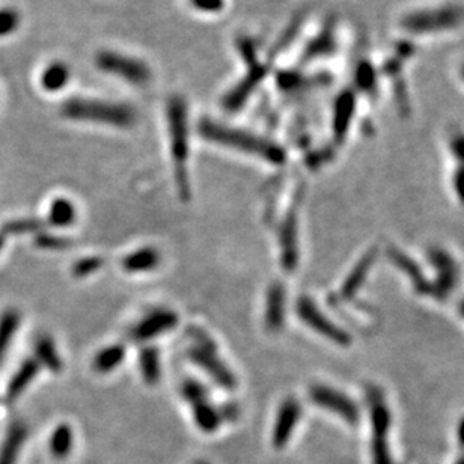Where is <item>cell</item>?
<instances>
[{"mask_svg": "<svg viewBox=\"0 0 464 464\" xmlns=\"http://www.w3.org/2000/svg\"><path fill=\"white\" fill-rule=\"evenodd\" d=\"M189 357L201 369L206 371L219 386L225 389H234L237 386V378L234 373H232L225 362L217 356L216 347L208 338L203 337L202 341H199V346L190 348Z\"/></svg>", "mask_w": 464, "mask_h": 464, "instance_id": "6", "label": "cell"}, {"mask_svg": "<svg viewBox=\"0 0 464 464\" xmlns=\"http://www.w3.org/2000/svg\"><path fill=\"white\" fill-rule=\"evenodd\" d=\"M160 264V254L154 247H142L136 252L128 254L123 259L124 270L128 273L151 272Z\"/></svg>", "mask_w": 464, "mask_h": 464, "instance_id": "16", "label": "cell"}, {"mask_svg": "<svg viewBox=\"0 0 464 464\" xmlns=\"http://www.w3.org/2000/svg\"><path fill=\"white\" fill-rule=\"evenodd\" d=\"M458 442L464 447V419L458 425Z\"/></svg>", "mask_w": 464, "mask_h": 464, "instance_id": "34", "label": "cell"}, {"mask_svg": "<svg viewBox=\"0 0 464 464\" xmlns=\"http://www.w3.org/2000/svg\"><path fill=\"white\" fill-rule=\"evenodd\" d=\"M193 8L202 13H219L225 6V0H190Z\"/></svg>", "mask_w": 464, "mask_h": 464, "instance_id": "32", "label": "cell"}, {"mask_svg": "<svg viewBox=\"0 0 464 464\" xmlns=\"http://www.w3.org/2000/svg\"><path fill=\"white\" fill-rule=\"evenodd\" d=\"M295 309H297V314H299L300 320L308 324L311 329L320 333V335L332 339L335 344H339V346L348 344L350 338L347 333L342 329H339L335 323H332L326 315L318 309V306L312 302V299H309V297H306V295L300 297V299L297 300Z\"/></svg>", "mask_w": 464, "mask_h": 464, "instance_id": "7", "label": "cell"}, {"mask_svg": "<svg viewBox=\"0 0 464 464\" xmlns=\"http://www.w3.org/2000/svg\"><path fill=\"white\" fill-rule=\"evenodd\" d=\"M199 132L202 137L210 142H216L228 148H234V150L241 153L256 155L268 163L284 164L285 162V151L282 148L261 136L229 128L217 123H211V121H202Z\"/></svg>", "mask_w": 464, "mask_h": 464, "instance_id": "1", "label": "cell"}, {"mask_svg": "<svg viewBox=\"0 0 464 464\" xmlns=\"http://www.w3.org/2000/svg\"><path fill=\"white\" fill-rule=\"evenodd\" d=\"M194 464H208V463L207 461H196Z\"/></svg>", "mask_w": 464, "mask_h": 464, "instance_id": "38", "label": "cell"}, {"mask_svg": "<svg viewBox=\"0 0 464 464\" xmlns=\"http://www.w3.org/2000/svg\"><path fill=\"white\" fill-rule=\"evenodd\" d=\"M47 219L52 226L67 228L76 220V207L72 206L71 201L65 198L54 199L50 206Z\"/></svg>", "mask_w": 464, "mask_h": 464, "instance_id": "22", "label": "cell"}, {"mask_svg": "<svg viewBox=\"0 0 464 464\" xmlns=\"http://www.w3.org/2000/svg\"><path fill=\"white\" fill-rule=\"evenodd\" d=\"M20 326V314L14 309L5 311L0 315V364L11 346V341Z\"/></svg>", "mask_w": 464, "mask_h": 464, "instance_id": "21", "label": "cell"}, {"mask_svg": "<svg viewBox=\"0 0 464 464\" xmlns=\"http://www.w3.org/2000/svg\"><path fill=\"white\" fill-rule=\"evenodd\" d=\"M302 407L295 398H286L281 404L273 428V444L274 448L281 449L290 442L291 435L300 421Z\"/></svg>", "mask_w": 464, "mask_h": 464, "instance_id": "10", "label": "cell"}, {"mask_svg": "<svg viewBox=\"0 0 464 464\" xmlns=\"http://www.w3.org/2000/svg\"><path fill=\"white\" fill-rule=\"evenodd\" d=\"M3 246H5V235L0 232V250L3 249Z\"/></svg>", "mask_w": 464, "mask_h": 464, "instance_id": "35", "label": "cell"}, {"mask_svg": "<svg viewBox=\"0 0 464 464\" xmlns=\"http://www.w3.org/2000/svg\"><path fill=\"white\" fill-rule=\"evenodd\" d=\"M265 327L268 332H279L285 323V288L281 284H272L265 299Z\"/></svg>", "mask_w": 464, "mask_h": 464, "instance_id": "13", "label": "cell"}, {"mask_svg": "<svg viewBox=\"0 0 464 464\" xmlns=\"http://www.w3.org/2000/svg\"><path fill=\"white\" fill-rule=\"evenodd\" d=\"M62 115L72 121H86L118 128L132 127L136 121V114L132 107L91 98L68 100L62 106Z\"/></svg>", "mask_w": 464, "mask_h": 464, "instance_id": "2", "label": "cell"}, {"mask_svg": "<svg viewBox=\"0 0 464 464\" xmlns=\"http://www.w3.org/2000/svg\"><path fill=\"white\" fill-rule=\"evenodd\" d=\"M20 24V14L13 8L0 9V36H6L17 31Z\"/></svg>", "mask_w": 464, "mask_h": 464, "instance_id": "31", "label": "cell"}, {"mask_svg": "<svg viewBox=\"0 0 464 464\" xmlns=\"http://www.w3.org/2000/svg\"><path fill=\"white\" fill-rule=\"evenodd\" d=\"M183 396L187 400L190 404H196L199 401L208 400V394L201 383L194 382V380H185L181 387Z\"/></svg>", "mask_w": 464, "mask_h": 464, "instance_id": "30", "label": "cell"}, {"mask_svg": "<svg viewBox=\"0 0 464 464\" xmlns=\"http://www.w3.org/2000/svg\"><path fill=\"white\" fill-rule=\"evenodd\" d=\"M309 396L315 405L335 413L348 424H356L359 421V408L355 401L350 400L346 394L338 392L337 389L317 385L311 387Z\"/></svg>", "mask_w": 464, "mask_h": 464, "instance_id": "8", "label": "cell"}, {"mask_svg": "<svg viewBox=\"0 0 464 464\" xmlns=\"http://www.w3.org/2000/svg\"><path fill=\"white\" fill-rule=\"evenodd\" d=\"M461 20L460 8H439L421 11L407 17L404 26L407 31L415 33H430L435 31H442L444 27L457 26Z\"/></svg>", "mask_w": 464, "mask_h": 464, "instance_id": "9", "label": "cell"}, {"mask_svg": "<svg viewBox=\"0 0 464 464\" xmlns=\"http://www.w3.org/2000/svg\"><path fill=\"white\" fill-rule=\"evenodd\" d=\"M168 119L171 132L172 157L175 162V180L183 199H189L190 185L187 175L189 159V132H187V110L181 98H173L168 106Z\"/></svg>", "mask_w": 464, "mask_h": 464, "instance_id": "3", "label": "cell"}, {"mask_svg": "<svg viewBox=\"0 0 464 464\" xmlns=\"http://www.w3.org/2000/svg\"><path fill=\"white\" fill-rule=\"evenodd\" d=\"M125 359V347L121 344L109 346L103 350H100L94 360H92V368L100 374L112 373Z\"/></svg>", "mask_w": 464, "mask_h": 464, "instance_id": "19", "label": "cell"}, {"mask_svg": "<svg viewBox=\"0 0 464 464\" xmlns=\"http://www.w3.org/2000/svg\"><path fill=\"white\" fill-rule=\"evenodd\" d=\"M105 261L100 256H88L82 258L72 265V276L76 277H86L97 273L101 267H103Z\"/></svg>", "mask_w": 464, "mask_h": 464, "instance_id": "28", "label": "cell"}, {"mask_svg": "<svg viewBox=\"0 0 464 464\" xmlns=\"http://www.w3.org/2000/svg\"><path fill=\"white\" fill-rule=\"evenodd\" d=\"M463 79H464V68H463Z\"/></svg>", "mask_w": 464, "mask_h": 464, "instance_id": "39", "label": "cell"}, {"mask_svg": "<svg viewBox=\"0 0 464 464\" xmlns=\"http://www.w3.org/2000/svg\"><path fill=\"white\" fill-rule=\"evenodd\" d=\"M369 419L371 433H373V464H394L391 452H389V426H391V415L383 398L378 392L371 391L369 396Z\"/></svg>", "mask_w": 464, "mask_h": 464, "instance_id": "4", "label": "cell"}, {"mask_svg": "<svg viewBox=\"0 0 464 464\" xmlns=\"http://www.w3.org/2000/svg\"><path fill=\"white\" fill-rule=\"evenodd\" d=\"M41 365L35 359H26L20 368L17 369V373L9 380L8 387H6V400L14 401L20 396L24 389L32 383V380L40 373Z\"/></svg>", "mask_w": 464, "mask_h": 464, "instance_id": "15", "label": "cell"}, {"mask_svg": "<svg viewBox=\"0 0 464 464\" xmlns=\"http://www.w3.org/2000/svg\"><path fill=\"white\" fill-rule=\"evenodd\" d=\"M139 368L146 385L154 386L159 383L162 376L160 351L155 347H144L139 353Z\"/></svg>", "mask_w": 464, "mask_h": 464, "instance_id": "18", "label": "cell"}, {"mask_svg": "<svg viewBox=\"0 0 464 464\" xmlns=\"http://www.w3.org/2000/svg\"><path fill=\"white\" fill-rule=\"evenodd\" d=\"M193 407V419L203 433H215L219 430L222 416L217 408L212 407L208 400L192 404Z\"/></svg>", "mask_w": 464, "mask_h": 464, "instance_id": "20", "label": "cell"}, {"mask_svg": "<svg viewBox=\"0 0 464 464\" xmlns=\"http://www.w3.org/2000/svg\"><path fill=\"white\" fill-rule=\"evenodd\" d=\"M371 263H373V258L366 256L356 265V268L353 270V273L347 277L344 286H342V295L350 297V295H353V293H355L359 288L362 282H364L368 270H369Z\"/></svg>", "mask_w": 464, "mask_h": 464, "instance_id": "27", "label": "cell"}, {"mask_svg": "<svg viewBox=\"0 0 464 464\" xmlns=\"http://www.w3.org/2000/svg\"><path fill=\"white\" fill-rule=\"evenodd\" d=\"M281 258L286 272H294L299 261V241H297V219L294 212L286 216L281 225Z\"/></svg>", "mask_w": 464, "mask_h": 464, "instance_id": "12", "label": "cell"}, {"mask_svg": "<svg viewBox=\"0 0 464 464\" xmlns=\"http://www.w3.org/2000/svg\"><path fill=\"white\" fill-rule=\"evenodd\" d=\"M95 62L101 71L114 74L132 85H145L151 79V71L146 63L116 52H101L97 54Z\"/></svg>", "mask_w": 464, "mask_h": 464, "instance_id": "5", "label": "cell"}, {"mask_svg": "<svg viewBox=\"0 0 464 464\" xmlns=\"http://www.w3.org/2000/svg\"><path fill=\"white\" fill-rule=\"evenodd\" d=\"M456 464H464V457H461V458H458L457 461H456Z\"/></svg>", "mask_w": 464, "mask_h": 464, "instance_id": "36", "label": "cell"}, {"mask_svg": "<svg viewBox=\"0 0 464 464\" xmlns=\"http://www.w3.org/2000/svg\"><path fill=\"white\" fill-rule=\"evenodd\" d=\"M456 189L458 196L464 201V169L461 172H458L457 175V180H456Z\"/></svg>", "mask_w": 464, "mask_h": 464, "instance_id": "33", "label": "cell"}, {"mask_svg": "<svg viewBox=\"0 0 464 464\" xmlns=\"http://www.w3.org/2000/svg\"><path fill=\"white\" fill-rule=\"evenodd\" d=\"M27 439V426L23 422H14L9 426L0 448V464H15L23 444Z\"/></svg>", "mask_w": 464, "mask_h": 464, "instance_id": "14", "label": "cell"}, {"mask_svg": "<svg viewBox=\"0 0 464 464\" xmlns=\"http://www.w3.org/2000/svg\"><path fill=\"white\" fill-rule=\"evenodd\" d=\"M431 261L434 263V265L439 267V284H440V288L443 293H449L454 286H456V281H457V268L454 265V263L451 261V258L447 256L442 252H434L431 255Z\"/></svg>", "mask_w": 464, "mask_h": 464, "instance_id": "25", "label": "cell"}, {"mask_svg": "<svg viewBox=\"0 0 464 464\" xmlns=\"http://www.w3.org/2000/svg\"><path fill=\"white\" fill-rule=\"evenodd\" d=\"M178 320V314L171 309H157L137 324L132 332V337L136 341L153 339L175 329Z\"/></svg>", "mask_w": 464, "mask_h": 464, "instance_id": "11", "label": "cell"}, {"mask_svg": "<svg viewBox=\"0 0 464 464\" xmlns=\"http://www.w3.org/2000/svg\"><path fill=\"white\" fill-rule=\"evenodd\" d=\"M35 360L44 368H47L52 373H61L63 368V362L56 350V346L50 337L42 335L35 341L33 346Z\"/></svg>", "mask_w": 464, "mask_h": 464, "instance_id": "17", "label": "cell"}, {"mask_svg": "<svg viewBox=\"0 0 464 464\" xmlns=\"http://www.w3.org/2000/svg\"><path fill=\"white\" fill-rule=\"evenodd\" d=\"M74 443V434L68 424H61L50 438V452L54 458H65L70 456Z\"/></svg>", "mask_w": 464, "mask_h": 464, "instance_id": "24", "label": "cell"}, {"mask_svg": "<svg viewBox=\"0 0 464 464\" xmlns=\"http://www.w3.org/2000/svg\"><path fill=\"white\" fill-rule=\"evenodd\" d=\"M68 80H70V70L67 65L61 62H54L42 71L41 85L45 91L58 92L67 85Z\"/></svg>", "mask_w": 464, "mask_h": 464, "instance_id": "23", "label": "cell"}, {"mask_svg": "<svg viewBox=\"0 0 464 464\" xmlns=\"http://www.w3.org/2000/svg\"><path fill=\"white\" fill-rule=\"evenodd\" d=\"M35 245L36 247L45 250H62V249H68L71 246V241L63 237L38 232V234L35 235Z\"/></svg>", "mask_w": 464, "mask_h": 464, "instance_id": "29", "label": "cell"}, {"mask_svg": "<svg viewBox=\"0 0 464 464\" xmlns=\"http://www.w3.org/2000/svg\"><path fill=\"white\" fill-rule=\"evenodd\" d=\"M44 228V222L35 217H26V219H17L9 220L2 226V234L6 235H22L29 234V232H41Z\"/></svg>", "mask_w": 464, "mask_h": 464, "instance_id": "26", "label": "cell"}, {"mask_svg": "<svg viewBox=\"0 0 464 464\" xmlns=\"http://www.w3.org/2000/svg\"><path fill=\"white\" fill-rule=\"evenodd\" d=\"M461 314H463V317H464V302L461 303Z\"/></svg>", "mask_w": 464, "mask_h": 464, "instance_id": "37", "label": "cell"}]
</instances>
